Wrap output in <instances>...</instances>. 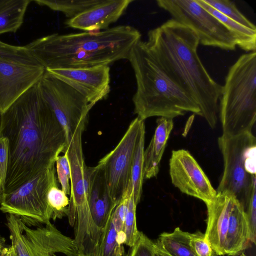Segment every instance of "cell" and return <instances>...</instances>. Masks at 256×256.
Segmentation results:
<instances>
[{
	"label": "cell",
	"instance_id": "obj_33",
	"mask_svg": "<svg viewBox=\"0 0 256 256\" xmlns=\"http://www.w3.org/2000/svg\"><path fill=\"white\" fill-rule=\"evenodd\" d=\"M8 140L0 132V185L3 190L8 170Z\"/></svg>",
	"mask_w": 256,
	"mask_h": 256
},
{
	"label": "cell",
	"instance_id": "obj_20",
	"mask_svg": "<svg viewBox=\"0 0 256 256\" xmlns=\"http://www.w3.org/2000/svg\"><path fill=\"white\" fill-rule=\"evenodd\" d=\"M204 8L209 12L232 33L236 45L246 52H256V31L249 29L238 22L224 16L204 2L203 0H196Z\"/></svg>",
	"mask_w": 256,
	"mask_h": 256
},
{
	"label": "cell",
	"instance_id": "obj_34",
	"mask_svg": "<svg viewBox=\"0 0 256 256\" xmlns=\"http://www.w3.org/2000/svg\"><path fill=\"white\" fill-rule=\"evenodd\" d=\"M56 164V172L59 182L61 184L62 190L66 195H70V176L63 170L60 165Z\"/></svg>",
	"mask_w": 256,
	"mask_h": 256
},
{
	"label": "cell",
	"instance_id": "obj_24",
	"mask_svg": "<svg viewBox=\"0 0 256 256\" xmlns=\"http://www.w3.org/2000/svg\"><path fill=\"white\" fill-rule=\"evenodd\" d=\"M104 0H35L38 4L46 6L52 10L62 12L72 18L82 12L104 2Z\"/></svg>",
	"mask_w": 256,
	"mask_h": 256
},
{
	"label": "cell",
	"instance_id": "obj_8",
	"mask_svg": "<svg viewBox=\"0 0 256 256\" xmlns=\"http://www.w3.org/2000/svg\"><path fill=\"white\" fill-rule=\"evenodd\" d=\"M218 143L224 170L216 192L232 194L245 210L256 184V137L250 132L230 136L222 134Z\"/></svg>",
	"mask_w": 256,
	"mask_h": 256
},
{
	"label": "cell",
	"instance_id": "obj_36",
	"mask_svg": "<svg viewBox=\"0 0 256 256\" xmlns=\"http://www.w3.org/2000/svg\"><path fill=\"white\" fill-rule=\"evenodd\" d=\"M8 248L6 245L5 239L0 235V256H5Z\"/></svg>",
	"mask_w": 256,
	"mask_h": 256
},
{
	"label": "cell",
	"instance_id": "obj_27",
	"mask_svg": "<svg viewBox=\"0 0 256 256\" xmlns=\"http://www.w3.org/2000/svg\"><path fill=\"white\" fill-rule=\"evenodd\" d=\"M203 0L204 2L224 16L249 29L256 31L255 25L238 10L233 2L229 0Z\"/></svg>",
	"mask_w": 256,
	"mask_h": 256
},
{
	"label": "cell",
	"instance_id": "obj_26",
	"mask_svg": "<svg viewBox=\"0 0 256 256\" xmlns=\"http://www.w3.org/2000/svg\"><path fill=\"white\" fill-rule=\"evenodd\" d=\"M47 201L54 220L68 216L70 200L67 195L58 186V182L52 184L47 194Z\"/></svg>",
	"mask_w": 256,
	"mask_h": 256
},
{
	"label": "cell",
	"instance_id": "obj_25",
	"mask_svg": "<svg viewBox=\"0 0 256 256\" xmlns=\"http://www.w3.org/2000/svg\"><path fill=\"white\" fill-rule=\"evenodd\" d=\"M124 255V249L123 244L116 228L111 215L102 230L96 256H123Z\"/></svg>",
	"mask_w": 256,
	"mask_h": 256
},
{
	"label": "cell",
	"instance_id": "obj_9",
	"mask_svg": "<svg viewBox=\"0 0 256 256\" xmlns=\"http://www.w3.org/2000/svg\"><path fill=\"white\" fill-rule=\"evenodd\" d=\"M6 218L11 246L17 256H78L74 240L50 222L31 228L18 216L8 214Z\"/></svg>",
	"mask_w": 256,
	"mask_h": 256
},
{
	"label": "cell",
	"instance_id": "obj_29",
	"mask_svg": "<svg viewBox=\"0 0 256 256\" xmlns=\"http://www.w3.org/2000/svg\"><path fill=\"white\" fill-rule=\"evenodd\" d=\"M137 205L132 192L127 202L124 227V244L130 247L134 244L139 232L136 222Z\"/></svg>",
	"mask_w": 256,
	"mask_h": 256
},
{
	"label": "cell",
	"instance_id": "obj_11",
	"mask_svg": "<svg viewBox=\"0 0 256 256\" xmlns=\"http://www.w3.org/2000/svg\"><path fill=\"white\" fill-rule=\"evenodd\" d=\"M156 2L172 19L194 30L202 45L226 50H236L237 45L234 36L196 0H158Z\"/></svg>",
	"mask_w": 256,
	"mask_h": 256
},
{
	"label": "cell",
	"instance_id": "obj_31",
	"mask_svg": "<svg viewBox=\"0 0 256 256\" xmlns=\"http://www.w3.org/2000/svg\"><path fill=\"white\" fill-rule=\"evenodd\" d=\"M244 211L250 230L251 243L256 244V184L252 187L250 198Z\"/></svg>",
	"mask_w": 256,
	"mask_h": 256
},
{
	"label": "cell",
	"instance_id": "obj_16",
	"mask_svg": "<svg viewBox=\"0 0 256 256\" xmlns=\"http://www.w3.org/2000/svg\"><path fill=\"white\" fill-rule=\"evenodd\" d=\"M45 71L40 65L23 64L0 58V114L37 84Z\"/></svg>",
	"mask_w": 256,
	"mask_h": 256
},
{
	"label": "cell",
	"instance_id": "obj_7",
	"mask_svg": "<svg viewBox=\"0 0 256 256\" xmlns=\"http://www.w3.org/2000/svg\"><path fill=\"white\" fill-rule=\"evenodd\" d=\"M206 239L218 256L239 255L248 246L250 230L244 208L228 192H217L206 204Z\"/></svg>",
	"mask_w": 256,
	"mask_h": 256
},
{
	"label": "cell",
	"instance_id": "obj_12",
	"mask_svg": "<svg viewBox=\"0 0 256 256\" xmlns=\"http://www.w3.org/2000/svg\"><path fill=\"white\" fill-rule=\"evenodd\" d=\"M40 94L63 128L67 142L94 106L75 89L45 71L38 82Z\"/></svg>",
	"mask_w": 256,
	"mask_h": 256
},
{
	"label": "cell",
	"instance_id": "obj_30",
	"mask_svg": "<svg viewBox=\"0 0 256 256\" xmlns=\"http://www.w3.org/2000/svg\"><path fill=\"white\" fill-rule=\"evenodd\" d=\"M154 243L142 232H140L134 244L124 256H153Z\"/></svg>",
	"mask_w": 256,
	"mask_h": 256
},
{
	"label": "cell",
	"instance_id": "obj_2",
	"mask_svg": "<svg viewBox=\"0 0 256 256\" xmlns=\"http://www.w3.org/2000/svg\"><path fill=\"white\" fill-rule=\"evenodd\" d=\"M145 42L166 72L194 100L200 116L214 128L222 86L212 78L198 56L197 34L172 18L150 30Z\"/></svg>",
	"mask_w": 256,
	"mask_h": 256
},
{
	"label": "cell",
	"instance_id": "obj_32",
	"mask_svg": "<svg viewBox=\"0 0 256 256\" xmlns=\"http://www.w3.org/2000/svg\"><path fill=\"white\" fill-rule=\"evenodd\" d=\"M190 244L197 256H213L214 252L204 234L200 232L190 233Z\"/></svg>",
	"mask_w": 256,
	"mask_h": 256
},
{
	"label": "cell",
	"instance_id": "obj_18",
	"mask_svg": "<svg viewBox=\"0 0 256 256\" xmlns=\"http://www.w3.org/2000/svg\"><path fill=\"white\" fill-rule=\"evenodd\" d=\"M132 0H104L69 19L66 23L70 28L85 32H96L108 28L122 16Z\"/></svg>",
	"mask_w": 256,
	"mask_h": 256
},
{
	"label": "cell",
	"instance_id": "obj_10",
	"mask_svg": "<svg viewBox=\"0 0 256 256\" xmlns=\"http://www.w3.org/2000/svg\"><path fill=\"white\" fill-rule=\"evenodd\" d=\"M57 182L53 164L13 191L4 193L0 210L20 216L26 224H46L50 222L47 194L50 187Z\"/></svg>",
	"mask_w": 256,
	"mask_h": 256
},
{
	"label": "cell",
	"instance_id": "obj_37",
	"mask_svg": "<svg viewBox=\"0 0 256 256\" xmlns=\"http://www.w3.org/2000/svg\"><path fill=\"white\" fill-rule=\"evenodd\" d=\"M4 194V192L3 189L0 185V203L2 202V200Z\"/></svg>",
	"mask_w": 256,
	"mask_h": 256
},
{
	"label": "cell",
	"instance_id": "obj_15",
	"mask_svg": "<svg viewBox=\"0 0 256 256\" xmlns=\"http://www.w3.org/2000/svg\"><path fill=\"white\" fill-rule=\"evenodd\" d=\"M46 70L75 89L94 106L105 99L110 92L108 66Z\"/></svg>",
	"mask_w": 256,
	"mask_h": 256
},
{
	"label": "cell",
	"instance_id": "obj_13",
	"mask_svg": "<svg viewBox=\"0 0 256 256\" xmlns=\"http://www.w3.org/2000/svg\"><path fill=\"white\" fill-rule=\"evenodd\" d=\"M144 122L136 117L115 148L98 162L102 165L112 200L118 204L130 184L131 170L137 140Z\"/></svg>",
	"mask_w": 256,
	"mask_h": 256
},
{
	"label": "cell",
	"instance_id": "obj_3",
	"mask_svg": "<svg viewBox=\"0 0 256 256\" xmlns=\"http://www.w3.org/2000/svg\"><path fill=\"white\" fill-rule=\"evenodd\" d=\"M141 34L128 25L118 26L96 32L64 34H53L26 46L46 70L108 66L128 59Z\"/></svg>",
	"mask_w": 256,
	"mask_h": 256
},
{
	"label": "cell",
	"instance_id": "obj_5",
	"mask_svg": "<svg viewBox=\"0 0 256 256\" xmlns=\"http://www.w3.org/2000/svg\"><path fill=\"white\" fill-rule=\"evenodd\" d=\"M220 100L222 135L252 132L256 120V52L241 55L230 68Z\"/></svg>",
	"mask_w": 256,
	"mask_h": 256
},
{
	"label": "cell",
	"instance_id": "obj_22",
	"mask_svg": "<svg viewBox=\"0 0 256 256\" xmlns=\"http://www.w3.org/2000/svg\"><path fill=\"white\" fill-rule=\"evenodd\" d=\"M190 235L177 227L172 232L162 233L157 242L170 256H197L190 244Z\"/></svg>",
	"mask_w": 256,
	"mask_h": 256
},
{
	"label": "cell",
	"instance_id": "obj_17",
	"mask_svg": "<svg viewBox=\"0 0 256 256\" xmlns=\"http://www.w3.org/2000/svg\"><path fill=\"white\" fill-rule=\"evenodd\" d=\"M88 198L91 215L96 226L103 230L118 204L112 198L104 169L99 162L87 168Z\"/></svg>",
	"mask_w": 256,
	"mask_h": 256
},
{
	"label": "cell",
	"instance_id": "obj_4",
	"mask_svg": "<svg viewBox=\"0 0 256 256\" xmlns=\"http://www.w3.org/2000/svg\"><path fill=\"white\" fill-rule=\"evenodd\" d=\"M128 60L136 82L132 102L137 117L144 120L152 116L173 119L188 112L200 116L196 102L166 72L145 41L140 39L134 44Z\"/></svg>",
	"mask_w": 256,
	"mask_h": 256
},
{
	"label": "cell",
	"instance_id": "obj_21",
	"mask_svg": "<svg viewBox=\"0 0 256 256\" xmlns=\"http://www.w3.org/2000/svg\"><path fill=\"white\" fill-rule=\"evenodd\" d=\"M30 0H0V34L16 32L22 26Z\"/></svg>",
	"mask_w": 256,
	"mask_h": 256
},
{
	"label": "cell",
	"instance_id": "obj_6",
	"mask_svg": "<svg viewBox=\"0 0 256 256\" xmlns=\"http://www.w3.org/2000/svg\"><path fill=\"white\" fill-rule=\"evenodd\" d=\"M86 122H82L67 142L64 153L68 155L70 167L69 223L74 224V243L80 256H93L98 250L102 232L96 224L89 208L87 168L84 162L82 134Z\"/></svg>",
	"mask_w": 256,
	"mask_h": 256
},
{
	"label": "cell",
	"instance_id": "obj_14",
	"mask_svg": "<svg viewBox=\"0 0 256 256\" xmlns=\"http://www.w3.org/2000/svg\"><path fill=\"white\" fill-rule=\"evenodd\" d=\"M169 173L175 187L182 193L202 200L206 204L212 202L217 195L208 177L188 150L172 151Z\"/></svg>",
	"mask_w": 256,
	"mask_h": 256
},
{
	"label": "cell",
	"instance_id": "obj_35",
	"mask_svg": "<svg viewBox=\"0 0 256 256\" xmlns=\"http://www.w3.org/2000/svg\"><path fill=\"white\" fill-rule=\"evenodd\" d=\"M153 256H170L162 248L156 241L154 242L153 246Z\"/></svg>",
	"mask_w": 256,
	"mask_h": 256
},
{
	"label": "cell",
	"instance_id": "obj_23",
	"mask_svg": "<svg viewBox=\"0 0 256 256\" xmlns=\"http://www.w3.org/2000/svg\"><path fill=\"white\" fill-rule=\"evenodd\" d=\"M145 141V126L139 134L136 144L133 156L132 170L130 185L132 194L135 202L139 203L142 191L144 174V146Z\"/></svg>",
	"mask_w": 256,
	"mask_h": 256
},
{
	"label": "cell",
	"instance_id": "obj_19",
	"mask_svg": "<svg viewBox=\"0 0 256 256\" xmlns=\"http://www.w3.org/2000/svg\"><path fill=\"white\" fill-rule=\"evenodd\" d=\"M173 127L172 119L160 117L156 120L154 134L144 151V178L150 179L158 175L160 161Z\"/></svg>",
	"mask_w": 256,
	"mask_h": 256
},
{
	"label": "cell",
	"instance_id": "obj_38",
	"mask_svg": "<svg viewBox=\"0 0 256 256\" xmlns=\"http://www.w3.org/2000/svg\"><path fill=\"white\" fill-rule=\"evenodd\" d=\"M5 256H11V246H8V252Z\"/></svg>",
	"mask_w": 256,
	"mask_h": 256
},
{
	"label": "cell",
	"instance_id": "obj_1",
	"mask_svg": "<svg viewBox=\"0 0 256 256\" xmlns=\"http://www.w3.org/2000/svg\"><path fill=\"white\" fill-rule=\"evenodd\" d=\"M0 132L9 146L4 193L55 164L67 144L64 130L41 97L38 82L0 114Z\"/></svg>",
	"mask_w": 256,
	"mask_h": 256
},
{
	"label": "cell",
	"instance_id": "obj_28",
	"mask_svg": "<svg viewBox=\"0 0 256 256\" xmlns=\"http://www.w3.org/2000/svg\"><path fill=\"white\" fill-rule=\"evenodd\" d=\"M0 58L23 64L42 66L26 46H12L0 40Z\"/></svg>",
	"mask_w": 256,
	"mask_h": 256
}]
</instances>
